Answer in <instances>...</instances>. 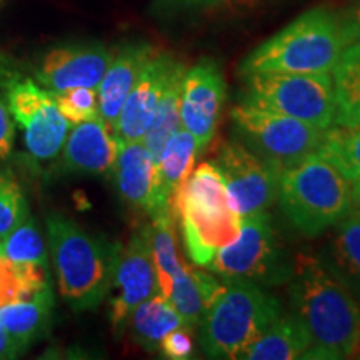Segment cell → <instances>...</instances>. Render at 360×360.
<instances>
[{
  "label": "cell",
  "instance_id": "8fae6325",
  "mask_svg": "<svg viewBox=\"0 0 360 360\" xmlns=\"http://www.w3.org/2000/svg\"><path fill=\"white\" fill-rule=\"evenodd\" d=\"M159 292L157 272L152 257L150 227H143L130 236L120 249L114 277L109 289V321L117 335L129 326L130 315L137 305Z\"/></svg>",
  "mask_w": 360,
  "mask_h": 360
},
{
  "label": "cell",
  "instance_id": "ac0fdd59",
  "mask_svg": "<svg viewBox=\"0 0 360 360\" xmlns=\"http://www.w3.org/2000/svg\"><path fill=\"white\" fill-rule=\"evenodd\" d=\"M157 52L155 47L146 42L125 44L114 52L103 79L98 84V112L109 127L114 130L124 102L130 90L142 74L143 67Z\"/></svg>",
  "mask_w": 360,
  "mask_h": 360
},
{
  "label": "cell",
  "instance_id": "cb8c5ba5",
  "mask_svg": "<svg viewBox=\"0 0 360 360\" xmlns=\"http://www.w3.org/2000/svg\"><path fill=\"white\" fill-rule=\"evenodd\" d=\"M334 125H360V49L347 45L332 70Z\"/></svg>",
  "mask_w": 360,
  "mask_h": 360
},
{
  "label": "cell",
  "instance_id": "603a6c76",
  "mask_svg": "<svg viewBox=\"0 0 360 360\" xmlns=\"http://www.w3.org/2000/svg\"><path fill=\"white\" fill-rule=\"evenodd\" d=\"M199 155L193 135L186 129H179L162 148L157 160V180H159V199L165 209H170V199L180 184L193 170V162Z\"/></svg>",
  "mask_w": 360,
  "mask_h": 360
},
{
  "label": "cell",
  "instance_id": "6da1fadb",
  "mask_svg": "<svg viewBox=\"0 0 360 360\" xmlns=\"http://www.w3.org/2000/svg\"><path fill=\"white\" fill-rule=\"evenodd\" d=\"M294 314L307 327L312 345L300 359H349L360 349V307L357 299L322 260L299 254L289 281Z\"/></svg>",
  "mask_w": 360,
  "mask_h": 360
},
{
  "label": "cell",
  "instance_id": "e0dca14e",
  "mask_svg": "<svg viewBox=\"0 0 360 360\" xmlns=\"http://www.w3.org/2000/svg\"><path fill=\"white\" fill-rule=\"evenodd\" d=\"M119 154L114 130L101 115L69 130L60 152L62 169L70 174H110Z\"/></svg>",
  "mask_w": 360,
  "mask_h": 360
},
{
  "label": "cell",
  "instance_id": "3957f363",
  "mask_svg": "<svg viewBox=\"0 0 360 360\" xmlns=\"http://www.w3.org/2000/svg\"><path fill=\"white\" fill-rule=\"evenodd\" d=\"M170 210L180 222L188 259L199 267H209L215 254L232 244L240 231V217L212 162L200 164L180 184L170 199Z\"/></svg>",
  "mask_w": 360,
  "mask_h": 360
},
{
  "label": "cell",
  "instance_id": "d590c367",
  "mask_svg": "<svg viewBox=\"0 0 360 360\" xmlns=\"http://www.w3.org/2000/svg\"><path fill=\"white\" fill-rule=\"evenodd\" d=\"M350 209L360 214V177L350 182Z\"/></svg>",
  "mask_w": 360,
  "mask_h": 360
},
{
  "label": "cell",
  "instance_id": "5b68a950",
  "mask_svg": "<svg viewBox=\"0 0 360 360\" xmlns=\"http://www.w3.org/2000/svg\"><path fill=\"white\" fill-rule=\"evenodd\" d=\"M282 315L277 297L249 282H224L199 326L200 347L209 359L236 360Z\"/></svg>",
  "mask_w": 360,
  "mask_h": 360
},
{
  "label": "cell",
  "instance_id": "4fadbf2b",
  "mask_svg": "<svg viewBox=\"0 0 360 360\" xmlns=\"http://www.w3.org/2000/svg\"><path fill=\"white\" fill-rule=\"evenodd\" d=\"M225 97L227 85L224 74L212 58H202L186 70L182 80L180 117L182 127L195 139L199 154L212 142Z\"/></svg>",
  "mask_w": 360,
  "mask_h": 360
},
{
  "label": "cell",
  "instance_id": "44dd1931",
  "mask_svg": "<svg viewBox=\"0 0 360 360\" xmlns=\"http://www.w3.org/2000/svg\"><path fill=\"white\" fill-rule=\"evenodd\" d=\"M312 345L307 327L292 315H281L262 332L249 350L244 354L245 360H292L300 359Z\"/></svg>",
  "mask_w": 360,
  "mask_h": 360
},
{
  "label": "cell",
  "instance_id": "8992f818",
  "mask_svg": "<svg viewBox=\"0 0 360 360\" xmlns=\"http://www.w3.org/2000/svg\"><path fill=\"white\" fill-rule=\"evenodd\" d=\"M277 200L295 231L314 238L350 210V180L315 152L281 174Z\"/></svg>",
  "mask_w": 360,
  "mask_h": 360
},
{
  "label": "cell",
  "instance_id": "e575fe53",
  "mask_svg": "<svg viewBox=\"0 0 360 360\" xmlns=\"http://www.w3.org/2000/svg\"><path fill=\"white\" fill-rule=\"evenodd\" d=\"M20 355L19 349L15 347L13 340L8 337L7 330L4 328L2 322H0V360H12Z\"/></svg>",
  "mask_w": 360,
  "mask_h": 360
},
{
  "label": "cell",
  "instance_id": "52a82bcc",
  "mask_svg": "<svg viewBox=\"0 0 360 360\" xmlns=\"http://www.w3.org/2000/svg\"><path fill=\"white\" fill-rule=\"evenodd\" d=\"M207 269L222 282H249L265 289L289 283L294 260L270 214L262 210L240 219L236 240L220 249Z\"/></svg>",
  "mask_w": 360,
  "mask_h": 360
},
{
  "label": "cell",
  "instance_id": "836d02e7",
  "mask_svg": "<svg viewBox=\"0 0 360 360\" xmlns=\"http://www.w3.org/2000/svg\"><path fill=\"white\" fill-rule=\"evenodd\" d=\"M340 17L342 32H344L345 47L355 45L360 49V6L344 12Z\"/></svg>",
  "mask_w": 360,
  "mask_h": 360
},
{
  "label": "cell",
  "instance_id": "9a60e30c",
  "mask_svg": "<svg viewBox=\"0 0 360 360\" xmlns=\"http://www.w3.org/2000/svg\"><path fill=\"white\" fill-rule=\"evenodd\" d=\"M182 67V62H179L167 52L157 51L152 56L130 90L117 119L114 127L117 142L127 143L142 141L150 127L165 89Z\"/></svg>",
  "mask_w": 360,
  "mask_h": 360
},
{
  "label": "cell",
  "instance_id": "277c9868",
  "mask_svg": "<svg viewBox=\"0 0 360 360\" xmlns=\"http://www.w3.org/2000/svg\"><path fill=\"white\" fill-rule=\"evenodd\" d=\"M344 49L339 13L315 7L250 52L240 64V75L257 72L332 74Z\"/></svg>",
  "mask_w": 360,
  "mask_h": 360
},
{
  "label": "cell",
  "instance_id": "4316f807",
  "mask_svg": "<svg viewBox=\"0 0 360 360\" xmlns=\"http://www.w3.org/2000/svg\"><path fill=\"white\" fill-rule=\"evenodd\" d=\"M0 255L13 264L49 269L47 245L32 215H29L7 237L0 238Z\"/></svg>",
  "mask_w": 360,
  "mask_h": 360
},
{
  "label": "cell",
  "instance_id": "1f68e13d",
  "mask_svg": "<svg viewBox=\"0 0 360 360\" xmlns=\"http://www.w3.org/2000/svg\"><path fill=\"white\" fill-rule=\"evenodd\" d=\"M13 135H15L13 120L11 114H8L6 103L0 98V160H7L11 157L13 147Z\"/></svg>",
  "mask_w": 360,
  "mask_h": 360
},
{
  "label": "cell",
  "instance_id": "7a4b0ae2",
  "mask_svg": "<svg viewBox=\"0 0 360 360\" xmlns=\"http://www.w3.org/2000/svg\"><path fill=\"white\" fill-rule=\"evenodd\" d=\"M58 292L75 312L96 310L109 294L122 245L89 233L60 212L45 217Z\"/></svg>",
  "mask_w": 360,
  "mask_h": 360
},
{
  "label": "cell",
  "instance_id": "d6a6232c",
  "mask_svg": "<svg viewBox=\"0 0 360 360\" xmlns=\"http://www.w3.org/2000/svg\"><path fill=\"white\" fill-rule=\"evenodd\" d=\"M231 2H233V0H159V6L164 8V11L192 12V11L214 8Z\"/></svg>",
  "mask_w": 360,
  "mask_h": 360
},
{
  "label": "cell",
  "instance_id": "30bf717a",
  "mask_svg": "<svg viewBox=\"0 0 360 360\" xmlns=\"http://www.w3.org/2000/svg\"><path fill=\"white\" fill-rule=\"evenodd\" d=\"M237 141L278 172L299 164L321 147L326 130L272 110L238 103L231 110Z\"/></svg>",
  "mask_w": 360,
  "mask_h": 360
},
{
  "label": "cell",
  "instance_id": "5bb4252c",
  "mask_svg": "<svg viewBox=\"0 0 360 360\" xmlns=\"http://www.w3.org/2000/svg\"><path fill=\"white\" fill-rule=\"evenodd\" d=\"M114 52L105 45L67 44L47 51L34 69V77L51 92L69 89H97Z\"/></svg>",
  "mask_w": 360,
  "mask_h": 360
},
{
  "label": "cell",
  "instance_id": "ffe728a7",
  "mask_svg": "<svg viewBox=\"0 0 360 360\" xmlns=\"http://www.w3.org/2000/svg\"><path fill=\"white\" fill-rule=\"evenodd\" d=\"M332 276L339 278L355 299L360 300V214L350 209L332 227L322 255L319 257Z\"/></svg>",
  "mask_w": 360,
  "mask_h": 360
},
{
  "label": "cell",
  "instance_id": "f1b7e54d",
  "mask_svg": "<svg viewBox=\"0 0 360 360\" xmlns=\"http://www.w3.org/2000/svg\"><path fill=\"white\" fill-rule=\"evenodd\" d=\"M29 215V204L15 175L0 169V238L15 231Z\"/></svg>",
  "mask_w": 360,
  "mask_h": 360
},
{
  "label": "cell",
  "instance_id": "2e32d148",
  "mask_svg": "<svg viewBox=\"0 0 360 360\" xmlns=\"http://www.w3.org/2000/svg\"><path fill=\"white\" fill-rule=\"evenodd\" d=\"M114 175L117 191L132 209L150 217L169 210L160 204L157 164L142 141L119 143Z\"/></svg>",
  "mask_w": 360,
  "mask_h": 360
},
{
  "label": "cell",
  "instance_id": "d4e9b609",
  "mask_svg": "<svg viewBox=\"0 0 360 360\" xmlns=\"http://www.w3.org/2000/svg\"><path fill=\"white\" fill-rule=\"evenodd\" d=\"M186 65L180 69L174 79L170 80L169 87L165 89L164 96H162L159 107H157L154 119L148 130L143 135L142 142L154 157L155 164L159 160L162 148L172 135L182 129V117H180V101H182V80L186 75Z\"/></svg>",
  "mask_w": 360,
  "mask_h": 360
},
{
  "label": "cell",
  "instance_id": "7402d4cb",
  "mask_svg": "<svg viewBox=\"0 0 360 360\" xmlns=\"http://www.w3.org/2000/svg\"><path fill=\"white\" fill-rule=\"evenodd\" d=\"M127 327H130V334L139 347L147 352H155L169 332L184 326L170 300L157 292L135 307Z\"/></svg>",
  "mask_w": 360,
  "mask_h": 360
},
{
  "label": "cell",
  "instance_id": "74e56055",
  "mask_svg": "<svg viewBox=\"0 0 360 360\" xmlns=\"http://www.w3.org/2000/svg\"><path fill=\"white\" fill-rule=\"evenodd\" d=\"M0 2H2V0H0Z\"/></svg>",
  "mask_w": 360,
  "mask_h": 360
},
{
  "label": "cell",
  "instance_id": "d6986e66",
  "mask_svg": "<svg viewBox=\"0 0 360 360\" xmlns=\"http://www.w3.org/2000/svg\"><path fill=\"white\" fill-rule=\"evenodd\" d=\"M53 304L52 287L47 285L25 299L0 307V322L20 354L49 332Z\"/></svg>",
  "mask_w": 360,
  "mask_h": 360
},
{
  "label": "cell",
  "instance_id": "83f0119b",
  "mask_svg": "<svg viewBox=\"0 0 360 360\" xmlns=\"http://www.w3.org/2000/svg\"><path fill=\"white\" fill-rule=\"evenodd\" d=\"M47 285H51L49 269L13 264L0 255V307L25 299Z\"/></svg>",
  "mask_w": 360,
  "mask_h": 360
},
{
  "label": "cell",
  "instance_id": "7c38bea8",
  "mask_svg": "<svg viewBox=\"0 0 360 360\" xmlns=\"http://www.w3.org/2000/svg\"><path fill=\"white\" fill-rule=\"evenodd\" d=\"M232 209L240 219L267 210L278 195L281 172L238 141L225 143L215 162Z\"/></svg>",
  "mask_w": 360,
  "mask_h": 360
},
{
  "label": "cell",
  "instance_id": "484cf974",
  "mask_svg": "<svg viewBox=\"0 0 360 360\" xmlns=\"http://www.w3.org/2000/svg\"><path fill=\"white\" fill-rule=\"evenodd\" d=\"M317 154L326 157L350 182L360 177V125H332Z\"/></svg>",
  "mask_w": 360,
  "mask_h": 360
},
{
  "label": "cell",
  "instance_id": "9c48e42d",
  "mask_svg": "<svg viewBox=\"0 0 360 360\" xmlns=\"http://www.w3.org/2000/svg\"><path fill=\"white\" fill-rule=\"evenodd\" d=\"M0 98L13 122L24 130L29 154L37 162L57 159L72 125L60 114L51 90L0 60Z\"/></svg>",
  "mask_w": 360,
  "mask_h": 360
},
{
  "label": "cell",
  "instance_id": "f546056e",
  "mask_svg": "<svg viewBox=\"0 0 360 360\" xmlns=\"http://www.w3.org/2000/svg\"><path fill=\"white\" fill-rule=\"evenodd\" d=\"M60 114L72 127L87 122L101 115L98 112V92L92 87L69 89L64 92H52Z\"/></svg>",
  "mask_w": 360,
  "mask_h": 360
},
{
  "label": "cell",
  "instance_id": "ba28073f",
  "mask_svg": "<svg viewBox=\"0 0 360 360\" xmlns=\"http://www.w3.org/2000/svg\"><path fill=\"white\" fill-rule=\"evenodd\" d=\"M244 79L240 103L294 117L322 130L334 125L335 94L332 74L257 72Z\"/></svg>",
  "mask_w": 360,
  "mask_h": 360
},
{
  "label": "cell",
  "instance_id": "8d00e7d4",
  "mask_svg": "<svg viewBox=\"0 0 360 360\" xmlns=\"http://www.w3.org/2000/svg\"><path fill=\"white\" fill-rule=\"evenodd\" d=\"M359 350H360V349H359ZM359 357H360V354H359Z\"/></svg>",
  "mask_w": 360,
  "mask_h": 360
},
{
  "label": "cell",
  "instance_id": "4dcf8cb0",
  "mask_svg": "<svg viewBox=\"0 0 360 360\" xmlns=\"http://www.w3.org/2000/svg\"><path fill=\"white\" fill-rule=\"evenodd\" d=\"M191 334L192 332L184 327H179L175 330L169 332L159 345L162 357L170 360L191 359L193 355V340Z\"/></svg>",
  "mask_w": 360,
  "mask_h": 360
}]
</instances>
